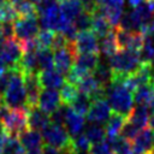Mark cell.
I'll return each mask as SVG.
<instances>
[{"mask_svg":"<svg viewBox=\"0 0 154 154\" xmlns=\"http://www.w3.org/2000/svg\"><path fill=\"white\" fill-rule=\"evenodd\" d=\"M73 24L76 26V29L79 31H87V30H91V25H93V16L85 11H82L75 19H73Z\"/></svg>","mask_w":154,"mask_h":154,"instance_id":"obj_33","label":"cell"},{"mask_svg":"<svg viewBox=\"0 0 154 154\" xmlns=\"http://www.w3.org/2000/svg\"><path fill=\"white\" fill-rule=\"evenodd\" d=\"M149 8H150V12H152V16H153V19H154V0H146Z\"/></svg>","mask_w":154,"mask_h":154,"instance_id":"obj_48","label":"cell"},{"mask_svg":"<svg viewBox=\"0 0 154 154\" xmlns=\"http://www.w3.org/2000/svg\"><path fill=\"white\" fill-rule=\"evenodd\" d=\"M14 26L13 23H2V29H1V37L5 40H11L14 38Z\"/></svg>","mask_w":154,"mask_h":154,"instance_id":"obj_43","label":"cell"},{"mask_svg":"<svg viewBox=\"0 0 154 154\" xmlns=\"http://www.w3.org/2000/svg\"><path fill=\"white\" fill-rule=\"evenodd\" d=\"M4 43H5V38L0 36V54H1V51H2V47H4Z\"/></svg>","mask_w":154,"mask_h":154,"instance_id":"obj_52","label":"cell"},{"mask_svg":"<svg viewBox=\"0 0 154 154\" xmlns=\"http://www.w3.org/2000/svg\"><path fill=\"white\" fill-rule=\"evenodd\" d=\"M82 6H83V11L93 14L96 10H97V5L95 0H79Z\"/></svg>","mask_w":154,"mask_h":154,"instance_id":"obj_44","label":"cell"},{"mask_svg":"<svg viewBox=\"0 0 154 154\" xmlns=\"http://www.w3.org/2000/svg\"><path fill=\"white\" fill-rule=\"evenodd\" d=\"M77 94H78V89L72 83L65 82L64 85L60 88V97H61V102H64V103L70 105Z\"/></svg>","mask_w":154,"mask_h":154,"instance_id":"obj_36","label":"cell"},{"mask_svg":"<svg viewBox=\"0 0 154 154\" xmlns=\"http://www.w3.org/2000/svg\"><path fill=\"white\" fill-rule=\"evenodd\" d=\"M108 141L111 142L114 154H135L132 148V142L124 138L123 136H117Z\"/></svg>","mask_w":154,"mask_h":154,"instance_id":"obj_29","label":"cell"},{"mask_svg":"<svg viewBox=\"0 0 154 154\" xmlns=\"http://www.w3.org/2000/svg\"><path fill=\"white\" fill-rule=\"evenodd\" d=\"M59 6L63 16L71 22H73V19L83 11V6L79 0H65L59 2Z\"/></svg>","mask_w":154,"mask_h":154,"instance_id":"obj_24","label":"cell"},{"mask_svg":"<svg viewBox=\"0 0 154 154\" xmlns=\"http://www.w3.org/2000/svg\"><path fill=\"white\" fill-rule=\"evenodd\" d=\"M118 51H119V46H118V42L116 38V32L113 30L108 35H106L105 37L101 38V42L99 43V52L102 55H105L106 58H111Z\"/></svg>","mask_w":154,"mask_h":154,"instance_id":"obj_23","label":"cell"},{"mask_svg":"<svg viewBox=\"0 0 154 154\" xmlns=\"http://www.w3.org/2000/svg\"><path fill=\"white\" fill-rule=\"evenodd\" d=\"M37 73L38 72L24 73V85H25V91H26V106H28V108H32V107L37 106L41 90L43 89L41 83H40Z\"/></svg>","mask_w":154,"mask_h":154,"instance_id":"obj_7","label":"cell"},{"mask_svg":"<svg viewBox=\"0 0 154 154\" xmlns=\"http://www.w3.org/2000/svg\"><path fill=\"white\" fill-rule=\"evenodd\" d=\"M88 154H114L111 142L108 140H103L101 142L91 144Z\"/></svg>","mask_w":154,"mask_h":154,"instance_id":"obj_39","label":"cell"},{"mask_svg":"<svg viewBox=\"0 0 154 154\" xmlns=\"http://www.w3.org/2000/svg\"><path fill=\"white\" fill-rule=\"evenodd\" d=\"M38 51V49H37ZM37 51L31 52H24L17 67L23 73H30V72H38V63H37Z\"/></svg>","mask_w":154,"mask_h":154,"instance_id":"obj_22","label":"cell"},{"mask_svg":"<svg viewBox=\"0 0 154 154\" xmlns=\"http://www.w3.org/2000/svg\"><path fill=\"white\" fill-rule=\"evenodd\" d=\"M111 116H112V108L105 99L94 100L89 112L87 113V118L89 123H96V124L106 123Z\"/></svg>","mask_w":154,"mask_h":154,"instance_id":"obj_10","label":"cell"},{"mask_svg":"<svg viewBox=\"0 0 154 154\" xmlns=\"http://www.w3.org/2000/svg\"><path fill=\"white\" fill-rule=\"evenodd\" d=\"M84 135L90 141V143H97L105 140L106 137V130L105 126L96 123H89L87 126H84Z\"/></svg>","mask_w":154,"mask_h":154,"instance_id":"obj_26","label":"cell"},{"mask_svg":"<svg viewBox=\"0 0 154 154\" xmlns=\"http://www.w3.org/2000/svg\"><path fill=\"white\" fill-rule=\"evenodd\" d=\"M1 73H2V72H0V76H1Z\"/></svg>","mask_w":154,"mask_h":154,"instance_id":"obj_59","label":"cell"},{"mask_svg":"<svg viewBox=\"0 0 154 154\" xmlns=\"http://www.w3.org/2000/svg\"><path fill=\"white\" fill-rule=\"evenodd\" d=\"M76 55H77V52H76L73 42H69V45L65 48L57 49L55 53H54V66H55V69L59 72H61L63 75H66L72 69Z\"/></svg>","mask_w":154,"mask_h":154,"instance_id":"obj_6","label":"cell"},{"mask_svg":"<svg viewBox=\"0 0 154 154\" xmlns=\"http://www.w3.org/2000/svg\"><path fill=\"white\" fill-rule=\"evenodd\" d=\"M6 1H7V0H0V5H2V4L6 2Z\"/></svg>","mask_w":154,"mask_h":154,"instance_id":"obj_56","label":"cell"},{"mask_svg":"<svg viewBox=\"0 0 154 154\" xmlns=\"http://www.w3.org/2000/svg\"><path fill=\"white\" fill-rule=\"evenodd\" d=\"M8 137H10V135H8L7 131L4 129L2 124L0 123V154H1V152H2V149H4V147H5L6 141L8 140Z\"/></svg>","mask_w":154,"mask_h":154,"instance_id":"obj_45","label":"cell"},{"mask_svg":"<svg viewBox=\"0 0 154 154\" xmlns=\"http://www.w3.org/2000/svg\"><path fill=\"white\" fill-rule=\"evenodd\" d=\"M69 42H70V41H69L61 32H55V36H54V40H53V43H52V48H53L54 51L65 48V47L69 45Z\"/></svg>","mask_w":154,"mask_h":154,"instance_id":"obj_42","label":"cell"},{"mask_svg":"<svg viewBox=\"0 0 154 154\" xmlns=\"http://www.w3.org/2000/svg\"><path fill=\"white\" fill-rule=\"evenodd\" d=\"M51 124V116L42 111L38 106L29 108L28 111V128L36 130V131H43L48 125Z\"/></svg>","mask_w":154,"mask_h":154,"instance_id":"obj_13","label":"cell"},{"mask_svg":"<svg viewBox=\"0 0 154 154\" xmlns=\"http://www.w3.org/2000/svg\"><path fill=\"white\" fill-rule=\"evenodd\" d=\"M91 103H93V100L89 95L84 94V93H79L76 95V97L71 101L70 103V107L78 114L81 116H87V113L89 112L90 107H91Z\"/></svg>","mask_w":154,"mask_h":154,"instance_id":"obj_25","label":"cell"},{"mask_svg":"<svg viewBox=\"0 0 154 154\" xmlns=\"http://www.w3.org/2000/svg\"><path fill=\"white\" fill-rule=\"evenodd\" d=\"M1 29H2V23L0 22V36H1Z\"/></svg>","mask_w":154,"mask_h":154,"instance_id":"obj_55","label":"cell"},{"mask_svg":"<svg viewBox=\"0 0 154 154\" xmlns=\"http://www.w3.org/2000/svg\"><path fill=\"white\" fill-rule=\"evenodd\" d=\"M12 69V76L6 93L2 96L4 103L12 108H25L26 106V91L24 85V73L16 66Z\"/></svg>","mask_w":154,"mask_h":154,"instance_id":"obj_3","label":"cell"},{"mask_svg":"<svg viewBox=\"0 0 154 154\" xmlns=\"http://www.w3.org/2000/svg\"><path fill=\"white\" fill-rule=\"evenodd\" d=\"M93 16V25H91V30L95 32V35L97 37H105L106 35H108L112 31V25L111 23L106 19V17L99 11V8L91 14Z\"/></svg>","mask_w":154,"mask_h":154,"instance_id":"obj_18","label":"cell"},{"mask_svg":"<svg viewBox=\"0 0 154 154\" xmlns=\"http://www.w3.org/2000/svg\"><path fill=\"white\" fill-rule=\"evenodd\" d=\"M149 118H150V112L146 105H136L130 116L128 117V120L131 122L134 125H136L140 130L147 128L149 124Z\"/></svg>","mask_w":154,"mask_h":154,"instance_id":"obj_17","label":"cell"},{"mask_svg":"<svg viewBox=\"0 0 154 154\" xmlns=\"http://www.w3.org/2000/svg\"><path fill=\"white\" fill-rule=\"evenodd\" d=\"M18 18L16 7L8 0L0 5V22L1 23H13Z\"/></svg>","mask_w":154,"mask_h":154,"instance_id":"obj_32","label":"cell"},{"mask_svg":"<svg viewBox=\"0 0 154 154\" xmlns=\"http://www.w3.org/2000/svg\"><path fill=\"white\" fill-rule=\"evenodd\" d=\"M149 128L153 130V132H154V114H152L150 116V118H149Z\"/></svg>","mask_w":154,"mask_h":154,"instance_id":"obj_51","label":"cell"},{"mask_svg":"<svg viewBox=\"0 0 154 154\" xmlns=\"http://www.w3.org/2000/svg\"><path fill=\"white\" fill-rule=\"evenodd\" d=\"M89 73H90V72H88V71H85V70H83V69H81V67H78V66H76V65H73L72 69L65 75V79H66V82L77 85V83H78L83 77H85V76L89 75Z\"/></svg>","mask_w":154,"mask_h":154,"instance_id":"obj_38","label":"cell"},{"mask_svg":"<svg viewBox=\"0 0 154 154\" xmlns=\"http://www.w3.org/2000/svg\"><path fill=\"white\" fill-rule=\"evenodd\" d=\"M38 79L42 88L48 89H59L66 82L65 75L59 72L58 70H41L38 71Z\"/></svg>","mask_w":154,"mask_h":154,"instance_id":"obj_14","label":"cell"},{"mask_svg":"<svg viewBox=\"0 0 154 154\" xmlns=\"http://www.w3.org/2000/svg\"><path fill=\"white\" fill-rule=\"evenodd\" d=\"M6 69H7V66H6L5 61L2 60V58H1V55H0V72H4Z\"/></svg>","mask_w":154,"mask_h":154,"instance_id":"obj_50","label":"cell"},{"mask_svg":"<svg viewBox=\"0 0 154 154\" xmlns=\"http://www.w3.org/2000/svg\"><path fill=\"white\" fill-rule=\"evenodd\" d=\"M66 131L69 132V135L71 137H75L77 135H79L85 126V122H84V116H81L78 113H76L71 107L67 112L66 119H65V124H64Z\"/></svg>","mask_w":154,"mask_h":154,"instance_id":"obj_15","label":"cell"},{"mask_svg":"<svg viewBox=\"0 0 154 154\" xmlns=\"http://www.w3.org/2000/svg\"><path fill=\"white\" fill-rule=\"evenodd\" d=\"M100 63V57L99 53H79L76 55L75 59V65L88 71L93 72L95 67Z\"/></svg>","mask_w":154,"mask_h":154,"instance_id":"obj_20","label":"cell"},{"mask_svg":"<svg viewBox=\"0 0 154 154\" xmlns=\"http://www.w3.org/2000/svg\"><path fill=\"white\" fill-rule=\"evenodd\" d=\"M154 95V87L152 83H147L140 85L137 89L134 90V101L136 105H148L150 99Z\"/></svg>","mask_w":154,"mask_h":154,"instance_id":"obj_27","label":"cell"},{"mask_svg":"<svg viewBox=\"0 0 154 154\" xmlns=\"http://www.w3.org/2000/svg\"><path fill=\"white\" fill-rule=\"evenodd\" d=\"M124 123H125V117L113 112L112 116L109 117V119L105 123V130H106L107 140H112V138L119 136Z\"/></svg>","mask_w":154,"mask_h":154,"instance_id":"obj_21","label":"cell"},{"mask_svg":"<svg viewBox=\"0 0 154 154\" xmlns=\"http://www.w3.org/2000/svg\"><path fill=\"white\" fill-rule=\"evenodd\" d=\"M113 70L109 66V63H99V65L93 71L94 78L97 81V83L105 88L109 87L113 82Z\"/></svg>","mask_w":154,"mask_h":154,"instance_id":"obj_19","label":"cell"},{"mask_svg":"<svg viewBox=\"0 0 154 154\" xmlns=\"http://www.w3.org/2000/svg\"><path fill=\"white\" fill-rule=\"evenodd\" d=\"M25 154H42V148H35V149L25 150Z\"/></svg>","mask_w":154,"mask_h":154,"instance_id":"obj_47","label":"cell"},{"mask_svg":"<svg viewBox=\"0 0 154 154\" xmlns=\"http://www.w3.org/2000/svg\"><path fill=\"white\" fill-rule=\"evenodd\" d=\"M8 1H10V2H12V4L14 5V4H17V2H19L20 0H8Z\"/></svg>","mask_w":154,"mask_h":154,"instance_id":"obj_54","label":"cell"},{"mask_svg":"<svg viewBox=\"0 0 154 154\" xmlns=\"http://www.w3.org/2000/svg\"><path fill=\"white\" fill-rule=\"evenodd\" d=\"M18 140L22 143V146L25 148V150L35 149V148H42V146H43L42 134H40L36 130L29 129V128H26L23 132L19 134Z\"/></svg>","mask_w":154,"mask_h":154,"instance_id":"obj_16","label":"cell"},{"mask_svg":"<svg viewBox=\"0 0 154 154\" xmlns=\"http://www.w3.org/2000/svg\"><path fill=\"white\" fill-rule=\"evenodd\" d=\"M42 137H43V142H46V144L53 146V147L58 148L59 150H61L63 153L72 154L71 136L66 131L65 126L51 123L42 131Z\"/></svg>","mask_w":154,"mask_h":154,"instance_id":"obj_4","label":"cell"},{"mask_svg":"<svg viewBox=\"0 0 154 154\" xmlns=\"http://www.w3.org/2000/svg\"><path fill=\"white\" fill-rule=\"evenodd\" d=\"M144 0H128V2H129V5L131 6V7H135V6H137L138 4H141V2H143Z\"/></svg>","mask_w":154,"mask_h":154,"instance_id":"obj_49","label":"cell"},{"mask_svg":"<svg viewBox=\"0 0 154 154\" xmlns=\"http://www.w3.org/2000/svg\"><path fill=\"white\" fill-rule=\"evenodd\" d=\"M148 154H154V149H153V150H152V152H149V153H148Z\"/></svg>","mask_w":154,"mask_h":154,"instance_id":"obj_57","label":"cell"},{"mask_svg":"<svg viewBox=\"0 0 154 154\" xmlns=\"http://www.w3.org/2000/svg\"><path fill=\"white\" fill-rule=\"evenodd\" d=\"M63 1H65V0H58V2H63Z\"/></svg>","mask_w":154,"mask_h":154,"instance_id":"obj_58","label":"cell"},{"mask_svg":"<svg viewBox=\"0 0 154 154\" xmlns=\"http://www.w3.org/2000/svg\"><path fill=\"white\" fill-rule=\"evenodd\" d=\"M42 154H61V150H59L58 148L49 146V144H45L42 146Z\"/></svg>","mask_w":154,"mask_h":154,"instance_id":"obj_46","label":"cell"},{"mask_svg":"<svg viewBox=\"0 0 154 154\" xmlns=\"http://www.w3.org/2000/svg\"><path fill=\"white\" fill-rule=\"evenodd\" d=\"M109 66L113 70V82H123V79L134 73L141 65L140 52L131 49H119L109 58ZM112 82V83H113Z\"/></svg>","mask_w":154,"mask_h":154,"instance_id":"obj_1","label":"cell"},{"mask_svg":"<svg viewBox=\"0 0 154 154\" xmlns=\"http://www.w3.org/2000/svg\"><path fill=\"white\" fill-rule=\"evenodd\" d=\"M60 103H61V97H60V93L57 89L43 88L41 90L37 106L42 111H45L46 113L51 114L52 112H54L57 109V107Z\"/></svg>","mask_w":154,"mask_h":154,"instance_id":"obj_12","label":"cell"},{"mask_svg":"<svg viewBox=\"0 0 154 154\" xmlns=\"http://www.w3.org/2000/svg\"><path fill=\"white\" fill-rule=\"evenodd\" d=\"M77 54L79 53H99V37L93 30L79 31L73 41Z\"/></svg>","mask_w":154,"mask_h":154,"instance_id":"obj_8","label":"cell"},{"mask_svg":"<svg viewBox=\"0 0 154 154\" xmlns=\"http://www.w3.org/2000/svg\"><path fill=\"white\" fill-rule=\"evenodd\" d=\"M135 154H148L154 149V132L150 128L142 129L132 141Z\"/></svg>","mask_w":154,"mask_h":154,"instance_id":"obj_11","label":"cell"},{"mask_svg":"<svg viewBox=\"0 0 154 154\" xmlns=\"http://www.w3.org/2000/svg\"><path fill=\"white\" fill-rule=\"evenodd\" d=\"M106 97L112 111L128 118L134 108V91L122 82H113L106 88Z\"/></svg>","mask_w":154,"mask_h":154,"instance_id":"obj_2","label":"cell"},{"mask_svg":"<svg viewBox=\"0 0 154 154\" xmlns=\"http://www.w3.org/2000/svg\"><path fill=\"white\" fill-rule=\"evenodd\" d=\"M54 36H55V31L49 30V29H41L36 36L38 47L40 48H51Z\"/></svg>","mask_w":154,"mask_h":154,"instance_id":"obj_37","label":"cell"},{"mask_svg":"<svg viewBox=\"0 0 154 154\" xmlns=\"http://www.w3.org/2000/svg\"><path fill=\"white\" fill-rule=\"evenodd\" d=\"M29 1H30V2H32L34 5H37V4H38L41 0H29Z\"/></svg>","mask_w":154,"mask_h":154,"instance_id":"obj_53","label":"cell"},{"mask_svg":"<svg viewBox=\"0 0 154 154\" xmlns=\"http://www.w3.org/2000/svg\"><path fill=\"white\" fill-rule=\"evenodd\" d=\"M38 19L36 16L31 17H18L13 22L14 26V37L18 41H24L29 38H34L37 36L38 29Z\"/></svg>","mask_w":154,"mask_h":154,"instance_id":"obj_5","label":"cell"},{"mask_svg":"<svg viewBox=\"0 0 154 154\" xmlns=\"http://www.w3.org/2000/svg\"><path fill=\"white\" fill-rule=\"evenodd\" d=\"M69 109H70V105L61 102V103L57 107V109L51 113V123L57 124V125H63V126H64Z\"/></svg>","mask_w":154,"mask_h":154,"instance_id":"obj_35","label":"cell"},{"mask_svg":"<svg viewBox=\"0 0 154 154\" xmlns=\"http://www.w3.org/2000/svg\"><path fill=\"white\" fill-rule=\"evenodd\" d=\"M37 63L41 70H52L54 67V54L51 48H40L37 51Z\"/></svg>","mask_w":154,"mask_h":154,"instance_id":"obj_31","label":"cell"},{"mask_svg":"<svg viewBox=\"0 0 154 154\" xmlns=\"http://www.w3.org/2000/svg\"><path fill=\"white\" fill-rule=\"evenodd\" d=\"M90 147H91V143L84 134H79L75 137H71L72 154H88Z\"/></svg>","mask_w":154,"mask_h":154,"instance_id":"obj_28","label":"cell"},{"mask_svg":"<svg viewBox=\"0 0 154 154\" xmlns=\"http://www.w3.org/2000/svg\"><path fill=\"white\" fill-rule=\"evenodd\" d=\"M141 130L136 126V125H134L131 122H129V120H126L125 123H124V125H123V128H122V131H120V136H123L124 138H126V140H129V141H134V138L137 136V134L140 132Z\"/></svg>","mask_w":154,"mask_h":154,"instance_id":"obj_40","label":"cell"},{"mask_svg":"<svg viewBox=\"0 0 154 154\" xmlns=\"http://www.w3.org/2000/svg\"><path fill=\"white\" fill-rule=\"evenodd\" d=\"M14 7L19 17H31L37 14L36 5H34L29 0H20L19 2L14 4Z\"/></svg>","mask_w":154,"mask_h":154,"instance_id":"obj_34","label":"cell"},{"mask_svg":"<svg viewBox=\"0 0 154 154\" xmlns=\"http://www.w3.org/2000/svg\"><path fill=\"white\" fill-rule=\"evenodd\" d=\"M11 76H12V69L7 67L0 76V97L4 96V94L6 93L10 81H11Z\"/></svg>","mask_w":154,"mask_h":154,"instance_id":"obj_41","label":"cell"},{"mask_svg":"<svg viewBox=\"0 0 154 154\" xmlns=\"http://www.w3.org/2000/svg\"><path fill=\"white\" fill-rule=\"evenodd\" d=\"M23 48L20 46V42L17 38L5 40L2 51H1V58L5 61L7 67H16L23 55Z\"/></svg>","mask_w":154,"mask_h":154,"instance_id":"obj_9","label":"cell"},{"mask_svg":"<svg viewBox=\"0 0 154 154\" xmlns=\"http://www.w3.org/2000/svg\"><path fill=\"white\" fill-rule=\"evenodd\" d=\"M140 58L142 63L154 61V36L144 35L143 46L140 51Z\"/></svg>","mask_w":154,"mask_h":154,"instance_id":"obj_30","label":"cell"}]
</instances>
